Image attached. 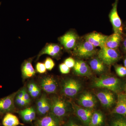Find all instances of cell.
Returning <instances> with one entry per match:
<instances>
[{"instance_id": "12", "label": "cell", "mask_w": 126, "mask_h": 126, "mask_svg": "<svg viewBox=\"0 0 126 126\" xmlns=\"http://www.w3.org/2000/svg\"><path fill=\"white\" fill-rule=\"evenodd\" d=\"M60 121L49 113L37 120L35 125L36 126H60Z\"/></svg>"}, {"instance_id": "18", "label": "cell", "mask_w": 126, "mask_h": 126, "mask_svg": "<svg viewBox=\"0 0 126 126\" xmlns=\"http://www.w3.org/2000/svg\"><path fill=\"white\" fill-rule=\"evenodd\" d=\"M121 39V34L114 33L108 36L105 46L110 48L116 49L119 46Z\"/></svg>"}, {"instance_id": "28", "label": "cell", "mask_w": 126, "mask_h": 126, "mask_svg": "<svg viewBox=\"0 0 126 126\" xmlns=\"http://www.w3.org/2000/svg\"><path fill=\"white\" fill-rule=\"evenodd\" d=\"M36 70L38 73L40 74L44 73L46 72V68L45 64L43 63H38L36 65Z\"/></svg>"}, {"instance_id": "1", "label": "cell", "mask_w": 126, "mask_h": 126, "mask_svg": "<svg viewBox=\"0 0 126 126\" xmlns=\"http://www.w3.org/2000/svg\"><path fill=\"white\" fill-rule=\"evenodd\" d=\"M121 81L113 77H104L96 79L93 83L94 87L107 89L116 93L121 91Z\"/></svg>"}, {"instance_id": "2", "label": "cell", "mask_w": 126, "mask_h": 126, "mask_svg": "<svg viewBox=\"0 0 126 126\" xmlns=\"http://www.w3.org/2000/svg\"><path fill=\"white\" fill-rule=\"evenodd\" d=\"M50 102V113L60 120L67 115L69 111L68 106L64 99L60 97H54Z\"/></svg>"}, {"instance_id": "19", "label": "cell", "mask_w": 126, "mask_h": 126, "mask_svg": "<svg viewBox=\"0 0 126 126\" xmlns=\"http://www.w3.org/2000/svg\"><path fill=\"white\" fill-rule=\"evenodd\" d=\"M32 60H28L23 63L21 68L22 77L24 79L33 77L35 74V70L32 66Z\"/></svg>"}, {"instance_id": "7", "label": "cell", "mask_w": 126, "mask_h": 126, "mask_svg": "<svg viewBox=\"0 0 126 126\" xmlns=\"http://www.w3.org/2000/svg\"><path fill=\"white\" fill-rule=\"evenodd\" d=\"M17 92L0 99V115L10 113L15 110V99Z\"/></svg>"}, {"instance_id": "17", "label": "cell", "mask_w": 126, "mask_h": 126, "mask_svg": "<svg viewBox=\"0 0 126 126\" xmlns=\"http://www.w3.org/2000/svg\"><path fill=\"white\" fill-rule=\"evenodd\" d=\"M73 68L75 73L78 75L88 76L91 74V70L89 66L85 62L82 60L75 61Z\"/></svg>"}, {"instance_id": "25", "label": "cell", "mask_w": 126, "mask_h": 126, "mask_svg": "<svg viewBox=\"0 0 126 126\" xmlns=\"http://www.w3.org/2000/svg\"><path fill=\"white\" fill-rule=\"evenodd\" d=\"M44 64L46 69L49 70H52L55 66L54 62L51 58L49 57L46 59Z\"/></svg>"}, {"instance_id": "21", "label": "cell", "mask_w": 126, "mask_h": 126, "mask_svg": "<svg viewBox=\"0 0 126 126\" xmlns=\"http://www.w3.org/2000/svg\"><path fill=\"white\" fill-rule=\"evenodd\" d=\"M4 126H17L21 124L18 117L11 113L6 114L2 121Z\"/></svg>"}, {"instance_id": "30", "label": "cell", "mask_w": 126, "mask_h": 126, "mask_svg": "<svg viewBox=\"0 0 126 126\" xmlns=\"http://www.w3.org/2000/svg\"><path fill=\"white\" fill-rule=\"evenodd\" d=\"M15 102L16 105L21 107H24L28 105L23 98H20L16 96L15 99Z\"/></svg>"}, {"instance_id": "5", "label": "cell", "mask_w": 126, "mask_h": 126, "mask_svg": "<svg viewBox=\"0 0 126 126\" xmlns=\"http://www.w3.org/2000/svg\"><path fill=\"white\" fill-rule=\"evenodd\" d=\"M81 85L76 79H69L65 80L63 84V92L68 97H72L77 95L81 90Z\"/></svg>"}, {"instance_id": "13", "label": "cell", "mask_w": 126, "mask_h": 126, "mask_svg": "<svg viewBox=\"0 0 126 126\" xmlns=\"http://www.w3.org/2000/svg\"><path fill=\"white\" fill-rule=\"evenodd\" d=\"M79 104L85 108H93L96 104L97 100L94 96L89 93L81 94L78 99Z\"/></svg>"}, {"instance_id": "16", "label": "cell", "mask_w": 126, "mask_h": 126, "mask_svg": "<svg viewBox=\"0 0 126 126\" xmlns=\"http://www.w3.org/2000/svg\"><path fill=\"white\" fill-rule=\"evenodd\" d=\"M113 113L126 116V96L123 94H119L118 96L116 105Z\"/></svg>"}, {"instance_id": "32", "label": "cell", "mask_w": 126, "mask_h": 126, "mask_svg": "<svg viewBox=\"0 0 126 126\" xmlns=\"http://www.w3.org/2000/svg\"><path fill=\"white\" fill-rule=\"evenodd\" d=\"M30 94L29 93H27L26 89L24 88V95H23V99L24 100L27 104H29L30 103L31 100L30 98Z\"/></svg>"}, {"instance_id": "4", "label": "cell", "mask_w": 126, "mask_h": 126, "mask_svg": "<svg viewBox=\"0 0 126 126\" xmlns=\"http://www.w3.org/2000/svg\"><path fill=\"white\" fill-rule=\"evenodd\" d=\"M74 52L75 54L79 58H88L95 54L96 50L93 45L85 40L75 46Z\"/></svg>"}, {"instance_id": "24", "label": "cell", "mask_w": 126, "mask_h": 126, "mask_svg": "<svg viewBox=\"0 0 126 126\" xmlns=\"http://www.w3.org/2000/svg\"><path fill=\"white\" fill-rule=\"evenodd\" d=\"M46 97L45 94H43L42 96L38 100L36 103V109L37 112L40 116H44V109Z\"/></svg>"}, {"instance_id": "6", "label": "cell", "mask_w": 126, "mask_h": 126, "mask_svg": "<svg viewBox=\"0 0 126 126\" xmlns=\"http://www.w3.org/2000/svg\"><path fill=\"white\" fill-rule=\"evenodd\" d=\"M119 0H115L112 4V8L109 15L110 21L112 25L114 33H122L123 29L121 18L117 11V6Z\"/></svg>"}, {"instance_id": "35", "label": "cell", "mask_w": 126, "mask_h": 126, "mask_svg": "<svg viewBox=\"0 0 126 126\" xmlns=\"http://www.w3.org/2000/svg\"><path fill=\"white\" fill-rule=\"evenodd\" d=\"M124 64L125 67L126 68V58L124 60Z\"/></svg>"}, {"instance_id": "31", "label": "cell", "mask_w": 126, "mask_h": 126, "mask_svg": "<svg viewBox=\"0 0 126 126\" xmlns=\"http://www.w3.org/2000/svg\"><path fill=\"white\" fill-rule=\"evenodd\" d=\"M64 63L69 68H70L74 67L75 64V61L73 58L69 57L65 60Z\"/></svg>"}, {"instance_id": "9", "label": "cell", "mask_w": 126, "mask_h": 126, "mask_svg": "<svg viewBox=\"0 0 126 126\" xmlns=\"http://www.w3.org/2000/svg\"><path fill=\"white\" fill-rule=\"evenodd\" d=\"M108 36L99 33H91L85 37V40L90 43L94 47H102L104 46Z\"/></svg>"}, {"instance_id": "23", "label": "cell", "mask_w": 126, "mask_h": 126, "mask_svg": "<svg viewBox=\"0 0 126 126\" xmlns=\"http://www.w3.org/2000/svg\"><path fill=\"white\" fill-rule=\"evenodd\" d=\"M90 65L92 69L97 73H102L106 68L104 64L99 58L93 59L90 61Z\"/></svg>"}, {"instance_id": "20", "label": "cell", "mask_w": 126, "mask_h": 126, "mask_svg": "<svg viewBox=\"0 0 126 126\" xmlns=\"http://www.w3.org/2000/svg\"><path fill=\"white\" fill-rule=\"evenodd\" d=\"M18 113L24 121L31 123L36 117L35 110L32 107L27 108L18 111Z\"/></svg>"}, {"instance_id": "34", "label": "cell", "mask_w": 126, "mask_h": 126, "mask_svg": "<svg viewBox=\"0 0 126 126\" xmlns=\"http://www.w3.org/2000/svg\"><path fill=\"white\" fill-rule=\"evenodd\" d=\"M123 48L124 50L126 52V38L125 39L123 42Z\"/></svg>"}, {"instance_id": "26", "label": "cell", "mask_w": 126, "mask_h": 126, "mask_svg": "<svg viewBox=\"0 0 126 126\" xmlns=\"http://www.w3.org/2000/svg\"><path fill=\"white\" fill-rule=\"evenodd\" d=\"M117 74L121 77H125L126 75V68L122 66H117L115 68Z\"/></svg>"}, {"instance_id": "33", "label": "cell", "mask_w": 126, "mask_h": 126, "mask_svg": "<svg viewBox=\"0 0 126 126\" xmlns=\"http://www.w3.org/2000/svg\"><path fill=\"white\" fill-rule=\"evenodd\" d=\"M65 126H81L76 122L72 120H70L65 124Z\"/></svg>"}, {"instance_id": "3", "label": "cell", "mask_w": 126, "mask_h": 126, "mask_svg": "<svg viewBox=\"0 0 126 126\" xmlns=\"http://www.w3.org/2000/svg\"><path fill=\"white\" fill-rule=\"evenodd\" d=\"M98 58L104 64L110 65L117 62L119 55L115 49L110 48L104 46L101 47L98 53Z\"/></svg>"}, {"instance_id": "27", "label": "cell", "mask_w": 126, "mask_h": 126, "mask_svg": "<svg viewBox=\"0 0 126 126\" xmlns=\"http://www.w3.org/2000/svg\"><path fill=\"white\" fill-rule=\"evenodd\" d=\"M112 126H126V119L118 118L113 121Z\"/></svg>"}, {"instance_id": "22", "label": "cell", "mask_w": 126, "mask_h": 126, "mask_svg": "<svg viewBox=\"0 0 126 126\" xmlns=\"http://www.w3.org/2000/svg\"><path fill=\"white\" fill-rule=\"evenodd\" d=\"M104 122V117L101 112H94L93 113L89 126H102Z\"/></svg>"}, {"instance_id": "8", "label": "cell", "mask_w": 126, "mask_h": 126, "mask_svg": "<svg viewBox=\"0 0 126 126\" xmlns=\"http://www.w3.org/2000/svg\"><path fill=\"white\" fill-rule=\"evenodd\" d=\"M78 40V36L74 32L69 31L61 36L60 41L65 49L69 50L75 47Z\"/></svg>"}, {"instance_id": "10", "label": "cell", "mask_w": 126, "mask_h": 126, "mask_svg": "<svg viewBox=\"0 0 126 126\" xmlns=\"http://www.w3.org/2000/svg\"><path fill=\"white\" fill-rule=\"evenodd\" d=\"M40 87L47 93L54 94L57 91L58 84L56 80L53 77H47L41 79Z\"/></svg>"}, {"instance_id": "15", "label": "cell", "mask_w": 126, "mask_h": 126, "mask_svg": "<svg viewBox=\"0 0 126 126\" xmlns=\"http://www.w3.org/2000/svg\"><path fill=\"white\" fill-rule=\"evenodd\" d=\"M61 50V47L58 44H47L40 52L38 55V59L44 54L48 55L52 57H56L59 54Z\"/></svg>"}, {"instance_id": "14", "label": "cell", "mask_w": 126, "mask_h": 126, "mask_svg": "<svg viewBox=\"0 0 126 126\" xmlns=\"http://www.w3.org/2000/svg\"><path fill=\"white\" fill-rule=\"evenodd\" d=\"M75 112L78 117L86 126H89L93 112L89 109L75 107Z\"/></svg>"}, {"instance_id": "29", "label": "cell", "mask_w": 126, "mask_h": 126, "mask_svg": "<svg viewBox=\"0 0 126 126\" xmlns=\"http://www.w3.org/2000/svg\"><path fill=\"white\" fill-rule=\"evenodd\" d=\"M60 72L63 74H67L70 71V68L67 66L64 63H62L59 65Z\"/></svg>"}, {"instance_id": "11", "label": "cell", "mask_w": 126, "mask_h": 126, "mask_svg": "<svg viewBox=\"0 0 126 126\" xmlns=\"http://www.w3.org/2000/svg\"><path fill=\"white\" fill-rule=\"evenodd\" d=\"M97 97L102 105L107 108L112 106L115 101L114 94L109 90H104L97 93Z\"/></svg>"}]
</instances>
